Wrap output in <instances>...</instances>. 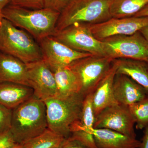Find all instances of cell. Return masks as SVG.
<instances>
[{
	"label": "cell",
	"instance_id": "obj_1",
	"mask_svg": "<svg viewBox=\"0 0 148 148\" xmlns=\"http://www.w3.org/2000/svg\"><path fill=\"white\" fill-rule=\"evenodd\" d=\"M47 128L45 103L34 95L12 110L10 131L16 143L24 144Z\"/></svg>",
	"mask_w": 148,
	"mask_h": 148
},
{
	"label": "cell",
	"instance_id": "obj_2",
	"mask_svg": "<svg viewBox=\"0 0 148 148\" xmlns=\"http://www.w3.org/2000/svg\"><path fill=\"white\" fill-rule=\"evenodd\" d=\"M1 14L15 27L27 31L38 42L55 33L60 13L49 9H30L8 4Z\"/></svg>",
	"mask_w": 148,
	"mask_h": 148
},
{
	"label": "cell",
	"instance_id": "obj_3",
	"mask_svg": "<svg viewBox=\"0 0 148 148\" xmlns=\"http://www.w3.org/2000/svg\"><path fill=\"white\" fill-rule=\"evenodd\" d=\"M81 93L66 98L52 97L44 101L48 128L63 138H69L80 120L83 101Z\"/></svg>",
	"mask_w": 148,
	"mask_h": 148
},
{
	"label": "cell",
	"instance_id": "obj_4",
	"mask_svg": "<svg viewBox=\"0 0 148 148\" xmlns=\"http://www.w3.org/2000/svg\"><path fill=\"white\" fill-rule=\"evenodd\" d=\"M0 51L26 64L43 59L39 45L34 38L3 18L0 27Z\"/></svg>",
	"mask_w": 148,
	"mask_h": 148
},
{
	"label": "cell",
	"instance_id": "obj_5",
	"mask_svg": "<svg viewBox=\"0 0 148 148\" xmlns=\"http://www.w3.org/2000/svg\"><path fill=\"white\" fill-rule=\"evenodd\" d=\"M113 0H73L60 13L56 31L75 23L98 24L112 18L110 8Z\"/></svg>",
	"mask_w": 148,
	"mask_h": 148
},
{
	"label": "cell",
	"instance_id": "obj_6",
	"mask_svg": "<svg viewBox=\"0 0 148 148\" xmlns=\"http://www.w3.org/2000/svg\"><path fill=\"white\" fill-rule=\"evenodd\" d=\"M101 41L106 56L114 60H147L148 42L140 32L132 35L112 36Z\"/></svg>",
	"mask_w": 148,
	"mask_h": 148
},
{
	"label": "cell",
	"instance_id": "obj_7",
	"mask_svg": "<svg viewBox=\"0 0 148 148\" xmlns=\"http://www.w3.org/2000/svg\"><path fill=\"white\" fill-rule=\"evenodd\" d=\"M114 59L108 56L91 55L74 61L70 66L81 85L83 97L93 93L110 69Z\"/></svg>",
	"mask_w": 148,
	"mask_h": 148
},
{
	"label": "cell",
	"instance_id": "obj_8",
	"mask_svg": "<svg viewBox=\"0 0 148 148\" xmlns=\"http://www.w3.org/2000/svg\"><path fill=\"white\" fill-rule=\"evenodd\" d=\"M51 36L77 51L107 56L103 42L92 35L89 24L75 23L63 30L56 31Z\"/></svg>",
	"mask_w": 148,
	"mask_h": 148
},
{
	"label": "cell",
	"instance_id": "obj_9",
	"mask_svg": "<svg viewBox=\"0 0 148 148\" xmlns=\"http://www.w3.org/2000/svg\"><path fill=\"white\" fill-rule=\"evenodd\" d=\"M135 120L128 106L118 104L104 109L95 117L93 127L106 128L136 138Z\"/></svg>",
	"mask_w": 148,
	"mask_h": 148
},
{
	"label": "cell",
	"instance_id": "obj_10",
	"mask_svg": "<svg viewBox=\"0 0 148 148\" xmlns=\"http://www.w3.org/2000/svg\"><path fill=\"white\" fill-rule=\"evenodd\" d=\"M90 31L95 38L102 40L116 35H130L148 26V16L112 18L98 24H89Z\"/></svg>",
	"mask_w": 148,
	"mask_h": 148
},
{
	"label": "cell",
	"instance_id": "obj_11",
	"mask_svg": "<svg viewBox=\"0 0 148 148\" xmlns=\"http://www.w3.org/2000/svg\"><path fill=\"white\" fill-rule=\"evenodd\" d=\"M38 43L43 59L52 71L58 68L70 66L80 58L92 55L74 50L51 36L45 38Z\"/></svg>",
	"mask_w": 148,
	"mask_h": 148
},
{
	"label": "cell",
	"instance_id": "obj_12",
	"mask_svg": "<svg viewBox=\"0 0 148 148\" xmlns=\"http://www.w3.org/2000/svg\"><path fill=\"white\" fill-rule=\"evenodd\" d=\"M29 86L34 95L45 101L56 95V85L54 74L45 61L41 60L26 64Z\"/></svg>",
	"mask_w": 148,
	"mask_h": 148
},
{
	"label": "cell",
	"instance_id": "obj_13",
	"mask_svg": "<svg viewBox=\"0 0 148 148\" xmlns=\"http://www.w3.org/2000/svg\"><path fill=\"white\" fill-rule=\"evenodd\" d=\"M114 94L117 103L128 106L148 95L145 89L129 77L116 74L114 80Z\"/></svg>",
	"mask_w": 148,
	"mask_h": 148
},
{
	"label": "cell",
	"instance_id": "obj_14",
	"mask_svg": "<svg viewBox=\"0 0 148 148\" xmlns=\"http://www.w3.org/2000/svg\"><path fill=\"white\" fill-rule=\"evenodd\" d=\"M117 68V62L115 59L108 72L92 93V106L95 117L104 109L118 104L114 96L113 90Z\"/></svg>",
	"mask_w": 148,
	"mask_h": 148
},
{
	"label": "cell",
	"instance_id": "obj_15",
	"mask_svg": "<svg viewBox=\"0 0 148 148\" xmlns=\"http://www.w3.org/2000/svg\"><path fill=\"white\" fill-rule=\"evenodd\" d=\"M0 82L29 86L27 65L18 58L0 51Z\"/></svg>",
	"mask_w": 148,
	"mask_h": 148
},
{
	"label": "cell",
	"instance_id": "obj_16",
	"mask_svg": "<svg viewBox=\"0 0 148 148\" xmlns=\"http://www.w3.org/2000/svg\"><path fill=\"white\" fill-rule=\"evenodd\" d=\"M98 148H139L141 141L116 131L106 128L90 131Z\"/></svg>",
	"mask_w": 148,
	"mask_h": 148
},
{
	"label": "cell",
	"instance_id": "obj_17",
	"mask_svg": "<svg viewBox=\"0 0 148 148\" xmlns=\"http://www.w3.org/2000/svg\"><path fill=\"white\" fill-rule=\"evenodd\" d=\"M34 95L33 88L25 85L0 82V104L12 110Z\"/></svg>",
	"mask_w": 148,
	"mask_h": 148
},
{
	"label": "cell",
	"instance_id": "obj_18",
	"mask_svg": "<svg viewBox=\"0 0 148 148\" xmlns=\"http://www.w3.org/2000/svg\"><path fill=\"white\" fill-rule=\"evenodd\" d=\"M53 72L56 82V97L66 98L81 93L79 79L70 66L58 68Z\"/></svg>",
	"mask_w": 148,
	"mask_h": 148
},
{
	"label": "cell",
	"instance_id": "obj_19",
	"mask_svg": "<svg viewBox=\"0 0 148 148\" xmlns=\"http://www.w3.org/2000/svg\"><path fill=\"white\" fill-rule=\"evenodd\" d=\"M116 74L129 77L143 86L148 94V69L147 62L131 59H118Z\"/></svg>",
	"mask_w": 148,
	"mask_h": 148
},
{
	"label": "cell",
	"instance_id": "obj_20",
	"mask_svg": "<svg viewBox=\"0 0 148 148\" xmlns=\"http://www.w3.org/2000/svg\"><path fill=\"white\" fill-rule=\"evenodd\" d=\"M148 4V0H113L110 8L112 18L134 16Z\"/></svg>",
	"mask_w": 148,
	"mask_h": 148
},
{
	"label": "cell",
	"instance_id": "obj_21",
	"mask_svg": "<svg viewBox=\"0 0 148 148\" xmlns=\"http://www.w3.org/2000/svg\"><path fill=\"white\" fill-rule=\"evenodd\" d=\"M64 138L47 128L23 144L24 148H51L60 146Z\"/></svg>",
	"mask_w": 148,
	"mask_h": 148
},
{
	"label": "cell",
	"instance_id": "obj_22",
	"mask_svg": "<svg viewBox=\"0 0 148 148\" xmlns=\"http://www.w3.org/2000/svg\"><path fill=\"white\" fill-rule=\"evenodd\" d=\"M92 93H90L84 98L80 120L79 123L75 125L72 132L82 130L90 132V130L94 128L95 116L92 106Z\"/></svg>",
	"mask_w": 148,
	"mask_h": 148
},
{
	"label": "cell",
	"instance_id": "obj_23",
	"mask_svg": "<svg viewBox=\"0 0 148 148\" xmlns=\"http://www.w3.org/2000/svg\"><path fill=\"white\" fill-rule=\"evenodd\" d=\"M135 120L137 129L142 130L148 126V95L139 102L128 106Z\"/></svg>",
	"mask_w": 148,
	"mask_h": 148
},
{
	"label": "cell",
	"instance_id": "obj_24",
	"mask_svg": "<svg viewBox=\"0 0 148 148\" xmlns=\"http://www.w3.org/2000/svg\"><path fill=\"white\" fill-rule=\"evenodd\" d=\"M12 110L0 104V134L10 130Z\"/></svg>",
	"mask_w": 148,
	"mask_h": 148
},
{
	"label": "cell",
	"instance_id": "obj_25",
	"mask_svg": "<svg viewBox=\"0 0 148 148\" xmlns=\"http://www.w3.org/2000/svg\"><path fill=\"white\" fill-rule=\"evenodd\" d=\"M70 136L79 140L88 147L98 148L95 144L93 135L90 132L79 130L72 132Z\"/></svg>",
	"mask_w": 148,
	"mask_h": 148
},
{
	"label": "cell",
	"instance_id": "obj_26",
	"mask_svg": "<svg viewBox=\"0 0 148 148\" xmlns=\"http://www.w3.org/2000/svg\"><path fill=\"white\" fill-rule=\"evenodd\" d=\"M9 4L30 9L44 8V0H11Z\"/></svg>",
	"mask_w": 148,
	"mask_h": 148
},
{
	"label": "cell",
	"instance_id": "obj_27",
	"mask_svg": "<svg viewBox=\"0 0 148 148\" xmlns=\"http://www.w3.org/2000/svg\"><path fill=\"white\" fill-rule=\"evenodd\" d=\"M73 0H44V8L49 9L60 13Z\"/></svg>",
	"mask_w": 148,
	"mask_h": 148
},
{
	"label": "cell",
	"instance_id": "obj_28",
	"mask_svg": "<svg viewBox=\"0 0 148 148\" xmlns=\"http://www.w3.org/2000/svg\"><path fill=\"white\" fill-rule=\"evenodd\" d=\"M59 148H90L71 136L64 138Z\"/></svg>",
	"mask_w": 148,
	"mask_h": 148
},
{
	"label": "cell",
	"instance_id": "obj_29",
	"mask_svg": "<svg viewBox=\"0 0 148 148\" xmlns=\"http://www.w3.org/2000/svg\"><path fill=\"white\" fill-rule=\"evenodd\" d=\"M16 144L10 130L0 134V148H8Z\"/></svg>",
	"mask_w": 148,
	"mask_h": 148
},
{
	"label": "cell",
	"instance_id": "obj_30",
	"mask_svg": "<svg viewBox=\"0 0 148 148\" xmlns=\"http://www.w3.org/2000/svg\"><path fill=\"white\" fill-rule=\"evenodd\" d=\"M145 129L144 135L139 148H148V126Z\"/></svg>",
	"mask_w": 148,
	"mask_h": 148
},
{
	"label": "cell",
	"instance_id": "obj_31",
	"mask_svg": "<svg viewBox=\"0 0 148 148\" xmlns=\"http://www.w3.org/2000/svg\"><path fill=\"white\" fill-rule=\"evenodd\" d=\"M134 16H148V4Z\"/></svg>",
	"mask_w": 148,
	"mask_h": 148
},
{
	"label": "cell",
	"instance_id": "obj_32",
	"mask_svg": "<svg viewBox=\"0 0 148 148\" xmlns=\"http://www.w3.org/2000/svg\"><path fill=\"white\" fill-rule=\"evenodd\" d=\"M148 42V26L144 27L139 31Z\"/></svg>",
	"mask_w": 148,
	"mask_h": 148
},
{
	"label": "cell",
	"instance_id": "obj_33",
	"mask_svg": "<svg viewBox=\"0 0 148 148\" xmlns=\"http://www.w3.org/2000/svg\"><path fill=\"white\" fill-rule=\"evenodd\" d=\"M11 0H0V12H1L3 9L8 5L10 3Z\"/></svg>",
	"mask_w": 148,
	"mask_h": 148
},
{
	"label": "cell",
	"instance_id": "obj_34",
	"mask_svg": "<svg viewBox=\"0 0 148 148\" xmlns=\"http://www.w3.org/2000/svg\"><path fill=\"white\" fill-rule=\"evenodd\" d=\"M8 148H24V144H19L16 143L14 145Z\"/></svg>",
	"mask_w": 148,
	"mask_h": 148
},
{
	"label": "cell",
	"instance_id": "obj_35",
	"mask_svg": "<svg viewBox=\"0 0 148 148\" xmlns=\"http://www.w3.org/2000/svg\"><path fill=\"white\" fill-rule=\"evenodd\" d=\"M3 17L1 14V12H0V27H1V24L2 20Z\"/></svg>",
	"mask_w": 148,
	"mask_h": 148
},
{
	"label": "cell",
	"instance_id": "obj_36",
	"mask_svg": "<svg viewBox=\"0 0 148 148\" xmlns=\"http://www.w3.org/2000/svg\"><path fill=\"white\" fill-rule=\"evenodd\" d=\"M146 62H147V67H148V58L147 59V61H146Z\"/></svg>",
	"mask_w": 148,
	"mask_h": 148
},
{
	"label": "cell",
	"instance_id": "obj_37",
	"mask_svg": "<svg viewBox=\"0 0 148 148\" xmlns=\"http://www.w3.org/2000/svg\"><path fill=\"white\" fill-rule=\"evenodd\" d=\"M59 146H58V147H54L51 148H59Z\"/></svg>",
	"mask_w": 148,
	"mask_h": 148
}]
</instances>
